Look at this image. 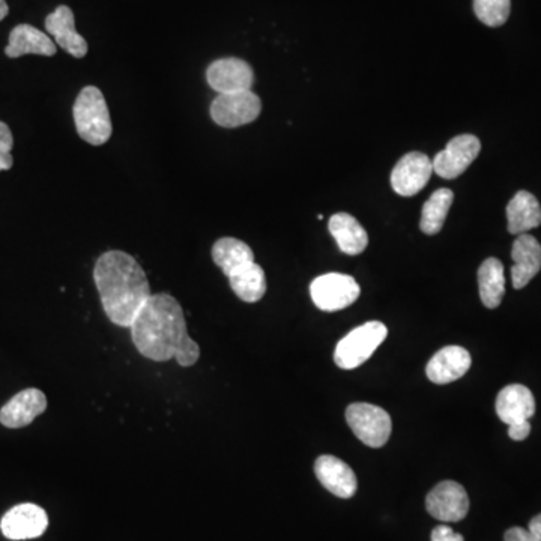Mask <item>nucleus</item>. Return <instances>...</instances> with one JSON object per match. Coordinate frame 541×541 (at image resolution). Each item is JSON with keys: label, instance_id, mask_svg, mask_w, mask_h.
<instances>
[{"label": "nucleus", "instance_id": "obj_10", "mask_svg": "<svg viewBox=\"0 0 541 541\" xmlns=\"http://www.w3.org/2000/svg\"><path fill=\"white\" fill-rule=\"evenodd\" d=\"M47 526L49 516L46 510L35 504L16 505L0 520L2 534L14 541L41 537Z\"/></svg>", "mask_w": 541, "mask_h": 541}, {"label": "nucleus", "instance_id": "obj_31", "mask_svg": "<svg viewBox=\"0 0 541 541\" xmlns=\"http://www.w3.org/2000/svg\"><path fill=\"white\" fill-rule=\"evenodd\" d=\"M529 531L541 541V514L538 516L532 517L531 522H529Z\"/></svg>", "mask_w": 541, "mask_h": 541}, {"label": "nucleus", "instance_id": "obj_15", "mask_svg": "<svg viewBox=\"0 0 541 541\" xmlns=\"http://www.w3.org/2000/svg\"><path fill=\"white\" fill-rule=\"evenodd\" d=\"M471 354L462 346H445L433 355L426 367L427 378L436 385L450 384L471 369Z\"/></svg>", "mask_w": 541, "mask_h": 541}, {"label": "nucleus", "instance_id": "obj_27", "mask_svg": "<svg viewBox=\"0 0 541 541\" xmlns=\"http://www.w3.org/2000/svg\"><path fill=\"white\" fill-rule=\"evenodd\" d=\"M14 139L10 127L5 122L0 121V172L10 170L13 167L14 160L11 151H13Z\"/></svg>", "mask_w": 541, "mask_h": 541}, {"label": "nucleus", "instance_id": "obj_28", "mask_svg": "<svg viewBox=\"0 0 541 541\" xmlns=\"http://www.w3.org/2000/svg\"><path fill=\"white\" fill-rule=\"evenodd\" d=\"M432 541H465L462 534L454 532L450 526L439 525L433 528L432 535H430Z\"/></svg>", "mask_w": 541, "mask_h": 541}, {"label": "nucleus", "instance_id": "obj_29", "mask_svg": "<svg viewBox=\"0 0 541 541\" xmlns=\"http://www.w3.org/2000/svg\"><path fill=\"white\" fill-rule=\"evenodd\" d=\"M505 541H540L534 534H532L529 529L519 528V526H514V528L508 529L504 535Z\"/></svg>", "mask_w": 541, "mask_h": 541}, {"label": "nucleus", "instance_id": "obj_16", "mask_svg": "<svg viewBox=\"0 0 541 541\" xmlns=\"http://www.w3.org/2000/svg\"><path fill=\"white\" fill-rule=\"evenodd\" d=\"M514 265L511 266V280L514 289H523L541 269V245L534 236L523 233L517 236L511 248Z\"/></svg>", "mask_w": 541, "mask_h": 541}, {"label": "nucleus", "instance_id": "obj_9", "mask_svg": "<svg viewBox=\"0 0 541 541\" xmlns=\"http://www.w3.org/2000/svg\"><path fill=\"white\" fill-rule=\"evenodd\" d=\"M430 516L441 522H460L469 511V496L465 487L456 481H441L426 498Z\"/></svg>", "mask_w": 541, "mask_h": 541}, {"label": "nucleus", "instance_id": "obj_6", "mask_svg": "<svg viewBox=\"0 0 541 541\" xmlns=\"http://www.w3.org/2000/svg\"><path fill=\"white\" fill-rule=\"evenodd\" d=\"M361 288L354 277L330 273L319 276L310 285L313 303L322 312H339L352 306L360 297Z\"/></svg>", "mask_w": 541, "mask_h": 541}, {"label": "nucleus", "instance_id": "obj_4", "mask_svg": "<svg viewBox=\"0 0 541 541\" xmlns=\"http://www.w3.org/2000/svg\"><path fill=\"white\" fill-rule=\"evenodd\" d=\"M387 336L388 328L382 322H367L355 328L337 343L334 363L343 370L357 369L375 354Z\"/></svg>", "mask_w": 541, "mask_h": 541}, {"label": "nucleus", "instance_id": "obj_3", "mask_svg": "<svg viewBox=\"0 0 541 541\" xmlns=\"http://www.w3.org/2000/svg\"><path fill=\"white\" fill-rule=\"evenodd\" d=\"M74 122L77 133L92 146H101L112 137V119L103 92L88 86L80 92L74 103Z\"/></svg>", "mask_w": 541, "mask_h": 541}, {"label": "nucleus", "instance_id": "obj_1", "mask_svg": "<svg viewBox=\"0 0 541 541\" xmlns=\"http://www.w3.org/2000/svg\"><path fill=\"white\" fill-rule=\"evenodd\" d=\"M130 328L134 346L149 360L163 363L176 358L182 367L199 360V345L188 336L181 304L172 295H151Z\"/></svg>", "mask_w": 541, "mask_h": 541}, {"label": "nucleus", "instance_id": "obj_18", "mask_svg": "<svg viewBox=\"0 0 541 541\" xmlns=\"http://www.w3.org/2000/svg\"><path fill=\"white\" fill-rule=\"evenodd\" d=\"M495 408L499 420L508 426L529 421L535 414L534 394L525 385H508L499 391Z\"/></svg>", "mask_w": 541, "mask_h": 541}, {"label": "nucleus", "instance_id": "obj_20", "mask_svg": "<svg viewBox=\"0 0 541 541\" xmlns=\"http://www.w3.org/2000/svg\"><path fill=\"white\" fill-rule=\"evenodd\" d=\"M331 235L336 239L337 245L343 253L357 256L363 253L369 245V235L361 226L357 218L346 212H339L330 218L328 223Z\"/></svg>", "mask_w": 541, "mask_h": 541}, {"label": "nucleus", "instance_id": "obj_17", "mask_svg": "<svg viewBox=\"0 0 541 541\" xmlns=\"http://www.w3.org/2000/svg\"><path fill=\"white\" fill-rule=\"evenodd\" d=\"M46 29L56 44L74 58L82 59L88 55V43L85 38L76 31V20L71 8L61 5L56 8L46 19Z\"/></svg>", "mask_w": 541, "mask_h": 541}, {"label": "nucleus", "instance_id": "obj_8", "mask_svg": "<svg viewBox=\"0 0 541 541\" xmlns=\"http://www.w3.org/2000/svg\"><path fill=\"white\" fill-rule=\"evenodd\" d=\"M481 151V142L472 134H462L448 142L433 160V172L444 179H456L466 172Z\"/></svg>", "mask_w": 541, "mask_h": 541}, {"label": "nucleus", "instance_id": "obj_26", "mask_svg": "<svg viewBox=\"0 0 541 541\" xmlns=\"http://www.w3.org/2000/svg\"><path fill=\"white\" fill-rule=\"evenodd\" d=\"M474 11L481 23L498 28L510 17L511 0H474Z\"/></svg>", "mask_w": 541, "mask_h": 541}, {"label": "nucleus", "instance_id": "obj_14", "mask_svg": "<svg viewBox=\"0 0 541 541\" xmlns=\"http://www.w3.org/2000/svg\"><path fill=\"white\" fill-rule=\"evenodd\" d=\"M47 409L46 394L37 388H28L16 394L4 408L0 409V423L8 429H22L29 426L38 415Z\"/></svg>", "mask_w": 541, "mask_h": 541}, {"label": "nucleus", "instance_id": "obj_32", "mask_svg": "<svg viewBox=\"0 0 541 541\" xmlns=\"http://www.w3.org/2000/svg\"><path fill=\"white\" fill-rule=\"evenodd\" d=\"M10 13V7H8L7 0H0V22L5 19Z\"/></svg>", "mask_w": 541, "mask_h": 541}, {"label": "nucleus", "instance_id": "obj_21", "mask_svg": "<svg viewBox=\"0 0 541 541\" xmlns=\"http://www.w3.org/2000/svg\"><path fill=\"white\" fill-rule=\"evenodd\" d=\"M508 232L523 235L541 224V206L537 197L520 190L507 205Z\"/></svg>", "mask_w": 541, "mask_h": 541}, {"label": "nucleus", "instance_id": "obj_25", "mask_svg": "<svg viewBox=\"0 0 541 541\" xmlns=\"http://www.w3.org/2000/svg\"><path fill=\"white\" fill-rule=\"evenodd\" d=\"M454 193L448 188H439L424 203L421 211L420 229L426 235H436L441 232L447 220L448 212L453 205Z\"/></svg>", "mask_w": 541, "mask_h": 541}, {"label": "nucleus", "instance_id": "obj_24", "mask_svg": "<svg viewBox=\"0 0 541 541\" xmlns=\"http://www.w3.org/2000/svg\"><path fill=\"white\" fill-rule=\"evenodd\" d=\"M212 260L223 271L224 276H232L242 266L254 262L250 245L236 238H221L212 247Z\"/></svg>", "mask_w": 541, "mask_h": 541}, {"label": "nucleus", "instance_id": "obj_30", "mask_svg": "<svg viewBox=\"0 0 541 541\" xmlns=\"http://www.w3.org/2000/svg\"><path fill=\"white\" fill-rule=\"evenodd\" d=\"M529 433H531V424H529V421H523V423L511 424V426H508V436H510L513 441H523V439L528 438Z\"/></svg>", "mask_w": 541, "mask_h": 541}, {"label": "nucleus", "instance_id": "obj_11", "mask_svg": "<svg viewBox=\"0 0 541 541\" xmlns=\"http://www.w3.org/2000/svg\"><path fill=\"white\" fill-rule=\"evenodd\" d=\"M432 173L433 161L426 154L409 152L394 167L391 185L400 196H415L426 187Z\"/></svg>", "mask_w": 541, "mask_h": 541}, {"label": "nucleus", "instance_id": "obj_22", "mask_svg": "<svg viewBox=\"0 0 541 541\" xmlns=\"http://www.w3.org/2000/svg\"><path fill=\"white\" fill-rule=\"evenodd\" d=\"M478 291L487 309L501 306L505 295L504 265L496 257H489L478 268Z\"/></svg>", "mask_w": 541, "mask_h": 541}, {"label": "nucleus", "instance_id": "obj_12", "mask_svg": "<svg viewBox=\"0 0 541 541\" xmlns=\"http://www.w3.org/2000/svg\"><path fill=\"white\" fill-rule=\"evenodd\" d=\"M209 86L218 94H235L251 91L254 82L253 68L242 59H218L206 71Z\"/></svg>", "mask_w": 541, "mask_h": 541}, {"label": "nucleus", "instance_id": "obj_23", "mask_svg": "<svg viewBox=\"0 0 541 541\" xmlns=\"http://www.w3.org/2000/svg\"><path fill=\"white\" fill-rule=\"evenodd\" d=\"M230 288L244 303H257L266 294V277L262 266L251 262L229 276Z\"/></svg>", "mask_w": 541, "mask_h": 541}, {"label": "nucleus", "instance_id": "obj_19", "mask_svg": "<svg viewBox=\"0 0 541 541\" xmlns=\"http://www.w3.org/2000/svg\"><path fill=\"white\" fill-rule=\"evenodd\" d=\"M58 47L49 35L31 25H19L10 34V43L5 49L8 58L25 55L55 56Z\"/></svg>", "mask_w": 541, "mask_h": 541}, {"label": "nucleus", "instance_id": "obj_5", "mask_svg": "<svg viewBox=\"0 0 541 541\" xmlns=\"http://www.w3.org/2000/svg\"><path fill=\"white\" fill-rule=\"evenodd\" d=\"M346 421L358 439L367 447L381 448L393 430L390 414L370 403H352L346 409Z\"/></svg>", "mask_w": 541, "mask_h": 541}, {"label": "nucleus", "instance_id": "obj_13", "mask_svg": "<svg viewBox=\"0 0 541 541\" xmlns=\"http://www.w3.org/2000/svg\"><path fill=\"white\" fill-rule=\"evenodd\" d=\"M315 474L322 486L337 498H352L358 489L355 472L348 463L330 454L318 457L315 463Z\"/></svg>", "mask_w": 541, "mask_h": 541}, {"label": "nucleus", "instance_id": "obj_7", "mask_svg": "<svg viewBox=\"0 0 541 541\" xmlns=\"http://www.w3.org/2000/svg\"><path fill=\"white\" fill-rule=\"evenodd\" d=\"M262 112V101L253 91L220 94L211 104L212 121L223 128L251 124Z\"/></svg>", "mask_w": 541, "mask_h": 541}, {"label": "nucleus", "instance_id": "obj_2", "mask_svg": "<svg viewBox=\"0 0 541 541\" xmlns=\"http://www.w3.org/2000/svg\"><path fill=\"white\" fill-rule=\"evenodd\" d=\"M94 280L107 318L119 327L130 328L152 295L140 263L125 251H107L95 263Z\"/></svg>", "mask_w": 541, "mask_h": 541}]
</instances>
